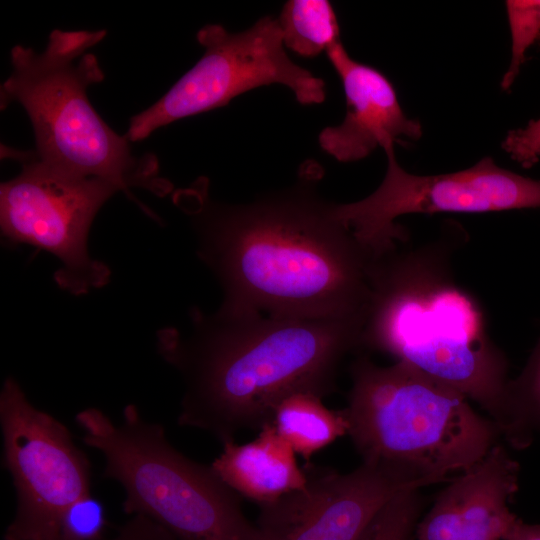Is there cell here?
<instances>
[{"label": "cell", "instance_id": "obj_18", "mask_svg": "<svg viewBox=\"0 0 540 540\" xmlns=\"http://www.w3.org/2000/svg\"><path fill=\"white\" fill-rule=\"evenodd\" d=\"M419 490H404L391 498L357 540H410L422 509Z\"/></svg>", "mask_w": 540, "mask_h": 540}, {"label": "cell", "instance_id": "obj_22", "mask_svg": "<svg viewBox=\"0 0 540 540\" xmlns=\"http://www.w3.org/2000/svg\"><path fill=\"white\" fill-rule=\"evenodd\" d=\"M103 540V539H102ZM109 540H177L169 531L150 518L136 514Z\"/></svg>", "mask_w": 540, "mask_h": 540}, {"label": "cell", "instance_id": "obj_1", "mask_svg": "<svg viewBox=\"0 0 540 540\" xmlns=\"http://www.w3.org/2000/svg\"><path fill=\"white\" fill-rule=\"evenodd\" d=\"M300 181L252 202L201 199L198 255L224 291L222 309L302 319L364 318L371 256Z\"/></svg>", "mask_w": 540, "mask_h": 540}, {"label": "cell", "instance_id": "obj_2", "mask_svg": "<svg viewBox=\"0 0 540 540\" xmlns=\"http://www.w3.org/2000/svg\"><path fill=\"white\" fill-rule=\"evenodd\" d=\"M194 331L159 335V352L182 375L177 422L222 444L272 422L279 403L336 390L343 359L359 351L364 318L302 319L220 308L195 311Z\"/></svg>", "mask_w": 540, "mask_h": 540}, {"label": "cell", "instance_id": "obj_15", "mask_svg": "<svg viewBox=\"0 0 540 540\" xmlns=\"http://www.w3.org/2000/svg\"><path fill=\"white\" fill-rule=\"evenodd\" d=\"M272 423L281 438L306 460L347 434L342 410H330L322 398L307 392L292 394L276 407Z\"/></svg>", "mask_w": 540, "mask_h": 540}, {"label": "cell", "instance_id": "obj_13", "mask_svg": "<svg viewBox=\"0 0 540 540\" xmlns=\"http://www.w3.org/2000/svg\"><path fill=\"white\" fill-rule=\"evenodd\" d=\"M326 54L342 82L346 114L339 125L320 132L318 141L325 152L340 162H353L369 156L378 146L422 136L421 124L406 116L393 84L383 73L351 58L341 41Z\"/></svg>", "mask_w": 540, "mask_h": 540}, {"label": "cell", "instance_id": "obj_12", "mask_svg": "<svg viewBox=\"0 0 540 540\" xmlns=\"http://www.w3.org/2000/svg\"><path fill=\"white\" fill-rule=\"evenodd\" d=\"M519 464L498 442L470 469L448 481L418 522V540H506L521 521L509 508Z\"/></svg>", "mask_w": 540, "mask_h": 540}, {"label": "cell", "instance_id": "obj_8", "mask_svg": "<svg viewBox=\"0 0 540 540\" xmlns=\"http://www.w3.org/2000/svg\"><path fill=\"white\" fill-rule=\"evenodd\" d=\"M197 40L205 48L203 56L163 97L131 117L125 134L130 142L179 119L223 107L260 86L284 85L304 105L325 100L324 81L290 59L278 20L270 16L238 33L206 25Z\"/></svg>", "mask_w": 540, "mask_h": 540}, {"label": "cell", "instance_id": "obj_5", "mask_svg": "<svg viewBox=\"0 0 540 540\" xmlns=\"http://www.w3.org/2000/svg\"><path fill=\"white\" fill-rule=\"evenodd\" d=\"M350 375L342 411L363 461L398 466L436 484L470 469L502 437L464 394L403 362L379 366L360 354Z\"/></svg>", "mask_w": 540, "mask_h": 540}, {"label": "cell", "instance_id": "obj_19", "mask_svg": "<svg viewBox=\"0 0 540 540\" xmlns=\"http://www.w3.org/2000/svg\"><path fill=\"white\" fill-rule=\"evenodd\" d=\"M511 33V59L501 88L508 90L518 77L527 51L540 39V0L505 2Z\"/></svg>", "mask_w": 540, "mask_h": 540}, {"label": "cell", "instance_id": "obj_9", "mask_svg": "<svg viewBox=\"0 0 540 540\" xmlns=\"http://www.w3.org/2000/svg\"><path fill=\"white\" fill-rule=\"evenodd\" d=\"M383 149L387 170L379 187L359 201L334 208L337 219L371 257L408 242L406 228L395 223L405 214L540 208V180L501 168L491 157L458 172L420 176L400 166L394 144Z\"/></svg>", "mask_w": 540, "mask_h": 540}, {"label": "cell", "instance_id": "obj_7", "mask_svg": "<svg viewBox=\"0 0 540 540\" xmlns=\"http://www.w3.org/2000/svg\"><path fill=\"white\" fill-rule=\"evenodd\" d=\"M2 157L21 163V172L0 187V226L10 245L27 244L53 254L62 263L58 286L80 295L108 283L110 269L92 259L87 239L105 202L120 189L41 160L33 150L2 146Z\"/></svg>", "mask_w": 540, "mask_h": 540}, {"label": "cell", "instance_id": "obj_4", "mask_svg": "<svg viewBox=\"0 0 540 540\" xmlns=\"http://www.w3.org/2000/svg\"><path fill=\"white\" fill-rule=\"evenodd\" d=\"M106 30H53L43 52L16 45L12 72L0 89V108L19 103L35 135L34 153L71 173L109 181L128 195L142 187L165 194L154 155H133L126 135L117 134L95 111L87 88L104 80L91 53Z\"/></svg>", "mask_w": 540, "mask_h": 540}, {"label": "cell", "instance_id": "obj_14", "mask_svg": "<svg viewBox=\"0 0 540 540\" xmlns=\"http://www.w3.org/2000/svg\"><path fill=\"white\" fill-rule=\"evenodd\" d=\"M295 454L269 422L251 442L223 444L210 466L236 494L263 505L305 485L306 472Z\"/></svg>", "mask_w": 540, "mask_h": 540}, {"label": "cell", "instance_id": "obj_11", "mask_svg": "<svg viewBox=\"0 0 540 540\" xmlns=\"http://www.w3.org/2000/svg\"><path fill=\"white\" fill-rule=\"evenodd\" d=\"M304 470L302 488L260 505L263 540H357L396 494L435 484L382 462L362 461L347 473L308 464Z\"/></svg>", "mask_w": 540, "mask_h": 540}, {"label": "cell", "instance_id": "obj_21", "mask_svg": "<svg viewBox=\"0 0 540 540\" xmlns=\"http://www.w3.org/2000/svg\"><path fill=\"white\" fill-rule=\"evenodd\" d=\"M502 149L524 168L540 160V118L525 127L509 131L502 142Z\"/></svg>", "mask_w": 540, "mask_h": 540}, {"label": "cell", "instance_id": "obj_10", "mask_svg": "<svg viewBox=\"0 0 540 540\" xmlns=\"http://www.w3.org/2000/svg\"><path fill=\"white\" fill-rule=\"evenodd\" d=\"M3 466L16 491L3 540H57L64 511L91 494V466L69 429L36 408L8 377L0 393Z\"/></svg>", "mask_w": 540, "mask_h": 540}, {"label": "cell", "instance_id": "obj_6", "mask_svg": "<svg viewBox=\"0 0 540 540\" xmlns=\"http://www.w3.org/2000/svg\"><path fill=\"white\" fill-rule=\"evenodd\" d=\"M75 420L83 442L102 453L103 476L124 489L126 514L150 518L177 540H263L211 466L174 448L163 425L147 422L136 405L124 407L119 424L96 407Z\"/></svg>", "mask_w": 540, "mask_h": 540}, {"label": "cell", "instance_id": "obj_16", "mask_svg": "<svg viewBox=\"0 0 540 540\" xmlns=\"http://www.w3.org/2000/svg\"><path fill=\"white\" fill-rule=\"evenodd\" d=\"M278 23L284 46L304 57H314L340 42V28L327 0H289Z\"/></svg>", "mask_w": 540, "mask_h": 540}, {"label": "cell", "instance_id": "obj_20", "mask_svg": "<svg viewBox=\"0 0 540 540\" xmlns=\"http://www.w3.org/2000/svg\"><path fill=\"white\" fill-rule=\"evenodd\" d=\"M106 526L104 506L90 494L64 511L58 525L57 540H102Z\"/></svg>", "mask_w": 540, "mask_h": 540}, {"label": "cell", "instance_id": "obj_17", "mask_svg": "<svg viewBox=\"0 0 540 540\" xmlns=\"http://www.w3.org/2000/svg\"><path fill=\"white\" fill-rule=\"evenodd\" d=\"M535 436H540V339L522 372L508 382L502 433L518 449L527 447Z\"/></svg>", "mask_w": 540, "mask_h": 540}, {"label": "cell", "instance_id": "obj_3", "mask_svg": "<svg viewBox=\"0 0 540 540\" xmlns=\"http://www.w3.org/2000/svg\"><path fill=\"white\" fill-rule=\"evenodd\" d=\"M407 243V242H406ZM371 258L360 349L387 353L458 390L506 425L508 362L477 300L455 281V237Z\"/></svg>", "mask_w": 540, "mask_h": 540}]
</instances>
